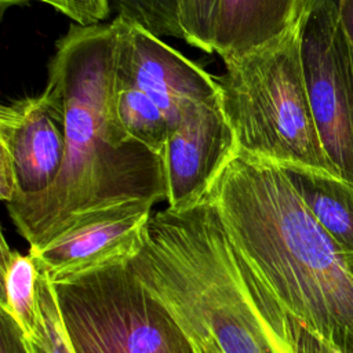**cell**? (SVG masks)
Returning a JSON list of instances; mask_svg holds the SVG:
<instances>
[{
	"mask_svg": "<svg viewBox=\"0 0 353 353\" xmlns=\"http://www.w3.org/2000/svg\"><path fill=\"white\" fill-rule=\"evenodd\" d=\"M250 266L323 343L353 353V270L283 168L237 150L207 194Z\"/></svg>",
	"mask_w": 353,
	"mask_h": 353,
	"instance_id": "3957f363",
	"label": "cell"
},
{
	"mask_svg": "<svg viewBox=\"0 0 353 353\" xmlns=\"http://www.w3.org/2000/svg\"><path fill=\"white\" fill-rule=\"evenodd\" d=\"M283 33L268 0H218L212 47L222 59L243 55Z\"/></svg>",
	"mask_w": 353,
	"mask_h": 353,
	"instance_id": "7c38bea8",
	"label": "cell"
},
{
	"mask_svg": "<svg viewBox=\"0 0 353 353\" xmlns=\"http://www.w3.org/2000/svg\"><path fill=\"white\" fill-rule=\"evenodd\" d=\"M130 268L196 349L214 342L222 353H306L310 332L243 258L207 196L152 214Z\"/></svg>",
	"mask_w": 353,
	"mask_h": 353,
	"instance_id": "7a4b0ae2",
	"label": "cell"
},
{
	"mask_svg": "<svg viewBox=\"0 0 353 353\" xmlns=\"http://www.w3.org/2000/svg\"><path fill=\"white\" fill-rule=\"evenodd\" d=\"M0 353H25L21 331L4 312L0 316Z\"/></svg>",
	"mask_w": 353,
	"mask_h": 353,
	"instance_id": "d6986e66",
	"label": "cell"
},
{
	"mask_svg": "<svg viewBox=\"0 0 353 353\" xmlns=\"http://www.w3.org/2000/svg\"><path fill=\"white\" fill-rule=\"evenodd\" d=\"M120 14L137 21L159 37L183 39L178 0H117Z\"/></svg>",
	"mask_w": 353,
	"mask_h": 353,
	"instance_id": "2e32d148",
	"label": "cell"
},
{
	"mask_svg": "<svg viewBox=\"0 0 353 353\" xmlns=\"http://www.w3.org/2000/svg\"><path fill=\"white\" fill-rule=\"evenodd\" d=\"M58 10L80 26L102 23L109 15L108 0H39Z\"/></svg>",
	"mask_w": 353,
	"mask_h": 353,
	"instance_id": "ac0fdd59",
	"label": "cell"
},
{
	"mask_svg": "<svg viewBox=\"0 0 353 353\" xmlns=\"http://www.w3.org/2000/svg\"><path fill=\"white\" fill-rule=\"evenodd\" d=\"M307 353H347V352H342L339 349L331 347L325 343H323L320 339H317L316 336H310V342L307 345Z\"/></svg>",
	"mask_w": 353,
	"mask_h": 353,
	"instance_id": "44dd1931",
	"label": "cell"
},
{
	"mask_svg": "<svg viewBox=\"0 0 353 353\" xmlns=\"http://www.w3.org/2000/svg\"><path fill=\"white\" fill-rule=\"evenodd\" d=\"M338 7L353 50V0H338Z\"/></svg>",
	"mask_w": 353,
	"mask_h": 353,
	"instance_id": "ffe728a7",
	"label": "cell"
},
{
	"mask_svg": "<svg viewBox=\"0 0 353 353\" xmlns=\"http://www.w3.org/2000/svg\"><path fill=\"white\" fill-rule=\"evenodd\" d=\"M218 0H178L183 40L203 52L212 54Z\"/></svg>",
	"mask_w": 353,
	"mask_h": 353,
	"instance_id": "e0dca14e",
	"label": "cell"
},
{
	"mask_svg": "<svg viewBox=\"0 0 353 353\" xmlns=\"http://www.w3.org/2000/svg\"><path fill=\"white\" fill-rule=\"evenodd\" d=\"M116 44L114 21L73 23L55 44L41 95L63 130V165L48 190L6 204L29 248L80 216L167 201L163 156L131 139L112 110Z\"/></svg>",
	"mask_w": 353,
	"mask_h": 353,
	"instance_id": "6da1fadb",
	"label": "cell"
},
{
	"mask_svg": "<svg viewBox=\"0 0 353 353\" xmlns=\"http://www.w3.org/2000/svg\"><path fill=\"white\" fill-rule=\"evenodd\" d=\"M349 265H350V268H352V270H353V259H349Z\"/></svg>",
	"mask_w": 353,
	"mask_h": 353,
	"instance_id": "cb8c5ba5",
	"label": "cell"
},
{
	"mask_svg": "<svg viewBox=\"0 0 353 353\" xmlns=\"http://www.w3.org/2000/svg\"><path fill=\"white\" fill-rule=\"evenodd\" d=\"M0 159L14 171L17 192L11 201L39 196L57 181L65 159V135L41 94L0 108Z\"/></svg>",
	"mask_w": 353,
	"mask_h": 353,
	"instance_id": "30bf717a",
	"label": "cell"
},
{
	"mask_svg": "<svg viewBox=\"0 0 353 353\" xmlns=\"http://www.w3.org/2000/svg\"><path fill=\"white\" fill-rule=\"evenodd\" d=\"M112 110L131 139L163 156L172 127L165 113L150 97L114 79Z\"/></svg>",
	"mask_w": 353,
	"mask_h": 353,
	"instance_id": "5bb4252c",
	"label": "cell"
},
{
	"mask_svg": "<svg viewBox=\"0 0 353 353\" xmlns=\"http://www.w3.org/2000/svg\"><path fill=\"white\" fill-rule=\"evenodd\" d=\"M236 153L221 95L183 106L163 152L167 207L182 210L203 200Z\"/></svg>",
	"mask_w": 353,
	"mask_h": 353,
	"instance_id": "9c48e42d",
	"label": "cell"
},
{
	"mask_svg": "<svg viewBox=\"0 0 353 353\" xmlns=\"http://www.w3.org/2000/svg\"><path fill=\"white\" fill-rule=\"evenodd\" d=\"M54 287L76 353H196L130 266Z\"/></svg>",
	"mask_w": 353,
	"mask_h": 353,
	"instance_id": "5b68a950",
	"label": "cell"
},
{
	"mask_svg": "<svg viewBox=\"0 0 353 353\" xmlns=\"http://www.w3.org/2000/svg\"><path fill=\"white\" fill-rule=\"evenodd\" d=\"M280 167L319 223L347 259H353V183L327 171Z\"/></svg>",
	"mask_w": 353,
	"mask_h": 353,
	"instance_id": "8fae6325",
	"label": "cell"
},
{
	"mask_svg": "<svg viewBox=\"0 0 353 353\" xmlns=\"http://www.w3.org/2000/svg\"><path fill=\"white\" fill-rule=\"evenodd\" d=\"M301 58L324 152L338 175L353 183V50L338 0H305Z\"/></svg>",
	"mask_w": 353,
	"mask_h": 353,
	"instance_id": "8992f818",
	"label": "cell"
},
{
	"mask_svg": "<svg viewBox=\"0 0 353 353\" xmlns=\"http://www.w3.org/2000/svg\"><path fill=\"white\" fill-rule=\"evenodd\" d=\"M113 21L117 33L116 81L150 97L165 113L172 128L183 106L221 95L218 77L161 37L124 14Z\"/></svg>",
	"mask_w": 353,
	"mask_h": 353,
	"instance_id": "ba28073f",
	"label": "cell"
},
{
	"mask_svg": "<svg viewBox=\"0 0 353 353\" xmlns=\"http://www.w3.org/2000/svg\"><path fill=\"white\" fill-rule=\"evenodd\" d=\"M1 312L14 320L22 338H32L40 323L39 277L34 258L12 250L1 236Z\"/></svg>",
	"mask_w": 353,
	"mask_h": 353,
	"instance_id": "4fadbf2b",
	"label": "cell"
},
{
	"mask_svg": "<svg viewBox=\"0 0 353 353\" xmlns=\"http://www.w3.org/2000/svg\"><path fill=\"white\" fill-rule=\"evenodd\" d=\"M193 349H194V352H196V353H222L214 342H210V343L204 345L203 347H199V349L193 347Z\"/></svg>",
	"mask_w": 353,
	"mask_h": 353,
	"instance_id": "7402d4cb",
	"label": "cell"
},
{
	"mask_svg": "<svg viewBox=\"0 0 353 353\" xmlns=\"http://www.w3.org/2000/svg\"><path fill=\"white\" fill-rule=\"evenodd\" d=\"M40 323L32 338H22L25 353H76L66 331L55 287L40 273Z\"/></svg>",
	"mask_w": 353,
	"mask_h": 353,
	"instance_id": "9a60e30c",
	"label": "cell"
},
{
	"mask_svg": "<svg viewBox=\"0 0 353 353\" xmlns=\"http://www.w3.org/2000/svg\"><path fill=\"white\" fill-rule=\"evenodd\" d=\"M152 208L130 203L80 216L29 254L52 285L130 266L145 247Z\"/></svg>",
	"mask_w": 353,
	"mask_h": 353,
	"instance_id": "52a82bcc",
	"label": "cell"
},
{
	"mask_svg": "<svg viewBox=\"0 0 353 353\" xmlns=\"http://www.w3.org/2000/svg\"><path fill=\"white\" fill-rule=\"evenodd\" d=\"M25 1H30V0H0V7H1V12H4L6 8L11 7V6H17ZM39 1V0H37Z\"/></svg>",
	"mask_w": 353,
	"mask_h": 353,
	"instance_id": "603a6c76",
	"label": "cell"
},
{
	"mask_svg": "<svg viewBox=\"0 0 353 353\" xmlns=\"http://www.w3.org/2000/svg\"><path fill=\"white\" fill-rule=\"evenodd\" d=\"M221 102L237 150L277 165L336 174L313 117L301 58V17L283 34L223 58Z\"/></svg>",
	"mask_w": 353,
	"mask_h": 353,
	"instance_id": "277c9868",
	"label": "cell"
}]
</instances>
